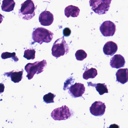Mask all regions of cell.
Returning <instances> with one entry per match:
<instances>
[{
    "label": "cell",
    "instance_id": "cell-10",
    "mask_svg": "<svg viewBox=\"0 0 128 128\" xmlns=\"http://www.w3.org/2000/svg\"><path fill=\"white\" fill-rule=\"evenodd\" d=\"M39 20L42 26H50L54 22V15L49 11H44L40 15Z\"/></svg>",
    "mask_w": 128,
    "mask_h": 128
},
{
    "label": "cell",
    "instance_id": "cell-4",
    "mask_svg": "<svg viewBox=\"0 0 128 128\" xmlns=\"http://www.w3.org/2000/svg\"><path fill=\"white\" fill-rule=\"evenodd\" d=\"M47 64V62L45 60L27 64L24 67V69L27 72L26 77L28 79L30 80L33 78L35 74H38L43 72L44 68L46 66Z\"/></svg>",
    "mask_w": 128,
    "mask_h": 128
},
{
    "label": "cell",
    "instance_id": "cell-12",
    "mask_svg": "<svg viewBox=\"0 0 128 128\" xmlns=\"http://www.w3.org/2000/svg\"><path fill=\"white\" fill-rule=\"evenodd\" d=\"M118 48L117 44L112 41L106 42L103 48V51L105 54L112 56L117 51Z\"/></svg>",
    "mask_w": 128,
    "mask_h": 128
},
{
    "label": "cell",
    "instance_id": "cell-22",
    "mask_svg": "<svg viewBox=\"0 0 128 128\" xmlns=\"http://www.w3.org/2000/svg\"><path fill=\"white\" fill-rule=\"evenodd\" d=\"M56 96L54 94L51 92L48 93V94H46L43 96V100L47 104L54 103V98Z\"/></svg>",
    "mask_w": 128,
    "mask_h": 128
},
{
    "label": "cell",
    "instance_id": "cell-18",
    "mask_svg": "<svg viewBox=\"0 0 128 128\" xmlns=\"http://www.w3.org/2000/svg\"><path fill=\"white\" fill-rule=\"evenodd\" d=\"M91 84L92 86L96 88V90L98 92L100 95H102L105 93H108V90L107 88V86L104 84H93L91 82H89Z\"/></svg>",
    "mask_w": 128,
    "mask_h": 128
},
{
    "label": "cell",
    "instance_id": "cell-8",
    "mask_svg": "<svg viewBox=\"0 0 128 128\" xmlns=\"http://www.w3.org/2000/svg\"><path fill=\"white\" fill-rule=\"evenodd\" d=\"M106 106L104 103L96 101L92 104L90 108V112L95 116H102L104 114Z\"/></svg>",
    "mask_w": 128,
    "mask_h": 128
},
{
    "label": "cell",
    "instance_id": "cell-7",
    "mask_svg": "<svg viewBox=\"0 0 128 128\" xmlns=\"http://www.w3.org/2000/svg\"><path fill=\"white\" fill-rule=\"evenodd\" d=\"M100 30L104 36H113L116 32V26L112 22L106 21L101 24Z\"/></svg>",
    "mask_w": 128,
    "mask_h": 128
},
{
    "label": "cell",
    "instance_id": "cell-11",
    "mask_svg": "<svg viewBox=\"0 0 128 128\" xmlns=\"http://www.w3.org/2000/svg\"><path fill=\"white\" fill-rule=\"evenodd\" d=\"M126 62L125 59L120 54H116L113 56L110 59V64L113 68L118 69L124 67Z\"/></svg>",
    "mask_w": 128,
    "mask_h": 128
},
{
    "label": "cell",
    "instance_id": "cell-19",
    "mask_svg": "<svg viewBox=\"0 0 128 128\" xmlns=\"http://www.w3.org/2000/svg\"><path fill=\"white\" fill-rule=\"evenodd\" d=\"M36 53L34 49H27L24 51V57L28 60H34L36 58Z\"/></svg>",
    "mask_w": 128,
    "mask_h": 128
},
{
    "label": "cell",
    "instance_id": "cell-6",
    "mask_svg": "<svg viewBox=\"0 0 128 128\" xmlns=\"http://www.w3.org/2000/svg\"><path fill=\"white\" fill-rule=\"evenodd\" d=\"M70 109L66 106L54 109L51 114V116L54 120H63L68 119L71 117Z\"/></svg>",
    "mask_w": 128,
    "mask_h": 128
},
{
    "label": "cell",
    "instance_id": "cell-14",
    "mask_svg": "<svg viewBox=\"0 0 128 128\" xmlns=\"http://www.w3.org/2000/svg\"><path fill=\"white\" fill-rule=\"evenodd\" d=\"M24 71L14 72V70L9 72H5L4 74L5 76L11 78V80L15 83H18L22 80Z\"/></svg>",
    "mask_w": 128,
    "mask_h": 128
},
{
    "label": "cell",
    "instance_id": "cell-5",
    "mask_svg": "<svg viewBox=\"0 0 128 128\" xmlns=\"http://www.w3.org/2000/svg\"><path fill=\"white\" fill-rule=\"evenodd\" d=\"M112 0H90L91 9L98 15L106 14L109 10Z\"/></svg>",
    "mask_w": 128,
    "mask_h": 128
},
{
    "label": "cell",
    "instance_id": "cell-9",
    "mask_svg": "<svg viewBox=\"0 0 128 128\" xmlns=\"http://www.w3.org/2000/svg\"><path fill=\"white\" fill-rule=\"evenodd\" d=\"M69 93L74 98L82 96L85 91L84 85L81 83H76L69 89Z\"/></svg>",
    "mask_w": 128,
    "mask_h": 128
},
{
    "label": "cell",
    "instance_id": "cell-3",
    "mask_svg": "<svg viewBox=\"0 0 128 128\" xmlns=\"http://www.w3.org/2000/svg\"><path fill=\"white\" fill-rule=\"evenodd\" d=\"M69 51V48L63 36L54 42L52 48V54L54 56L58 58L68 54Z\"/></svg>",
    "mask_w": 128,
    "mask_h": 128
},
{
    "label": "cell",
    "instance_id": "cell-15",
    "mask_svg": "<svg viewBox=\"0 0 128 128\" xmlns=\"http://www.w3.org/2000/svg\"><path fill=\"white\" fill-rule=\"evenodd\" d=\"M80 10L77 6L70 5L66 7L64 10L65 15L67 18H76L79 15Z\"/></svg>",
    "mask_w": 128,
    "mask_h": 128
},
{
    "label": "cell",
    "instance_id": "cell-21",
    "mask_svg": "<svg viewBox=\"0 0 128 128\" xmlns=\"http://www.w3.org/2000/svg\"><path fill=\"white\" fill-rule=\"evenodd\" d=\"M76 60L79 61L84 60L87 57V54L83 50H78L75 54Z\"/></svg>",
    "mask_w": 128,
    "mask_h": 128
},
{
    "label": "cell",
    "instance_id": "cell-20",
    "mask_svg": "<svg viewBox=\"0 0 128 128\" xmlns=\"http://www.w3.org/2000/svg\"><path fill=\"white\" fill-rule=\"evenodd\" d=\"M1 58L4 60L8 59L9 58H12L15 62H18V58L16 56V54L15 52L12 53H10V52H4L2 54Z\"/></svg>",
    "mask_w": 128,
    "mask_h": 128
},
{
    "label": "cell",
    "instance_id": "cell-1",
    "mask_svg": "<svg viewBox=\"0 0 128 128\" xmlns=\"http://www.w3.org/2000/svg\"><path fill=\"white\" fill-rule=\"evenodd\" d=\"M36 9L32 0H26L21 5L20 9L18 12V16L23 20H30L35 16Z\"/></svg>",
    "mask_w": 128,
    "mask_h": 128
},
{
    "label": "cell",
    "instance_id": "cell-2",
    "mask_svg": "<svg viewBox=\"0 0 128 128\" xmlns=\"http://www.w3.org/2000/svg\"><path fill=\"white\" fill-rule=\"evenodd\" d=\"M54 34L50 30L40 27L36 28L32 33V39L35 42L42 44L43 42L48 43L52 40Z\"/></svg>",
    "mask_w": 128,
    "mask_h": 128
},
{
    "label": "cell",
    "instance_id": "cell-17",
    "mask_svg": "<svg viewBox=\"0 0 128 128\" xmlns=\"http://www.w3.org/2000/svg\"><path fill=\"white\" fill-rule=\"evenodd\" d=\"M98 74L96 68H92L90 69L85 70L83 75V78L85 80H88L89 78H94Z\"/></svg>",
    "mask_w": 128,
    "mask_h": 128
},
{
    "label": "cell",
    "instance_id": "cell-16",
    "mask_svg": "<svg viewBox=\"0 0 128 128\" xmlns=\"http://www.w3.org/2000/svg\"><path fill=\"white\" fill-rule=\"evenodd\" d=\"M15 5L14 0H3L1 8L2 11L10 12L14 10Z\"/></svg>",
    "mask_w": 128,
    "mask_h": 128
},
{
    "label": "cell",
    "instance_id": "cell-13",
    "mask_svg": "<svg viewBox=\"0 0 128 128\" xmlns=\"http://www.w3.org/2000/svg\"><path fill=\"white\" fill-rule=\"evenodd\" d=\"M116 81L122 84H124L128 82V69H120L116 74Z\"/></svg>",
    "mask_w": 128,
    "mask_h": 128
},
{
    "label": "cell",
    "instance_id": "cell-23",
    "mask_svg": "<svg viewBox=\"0 0 128 128\" xmlns=\"http://www.w3.org/2000/svg\"><path fill=\"white\" fill-rule=\"evenodd\" d=\"M63 35L65 36H70L71 34V30L68 28H66L63 31Z\"/></svg>",
    "mask_w": 128,
    "mask_h": 128
}]
</instances>
